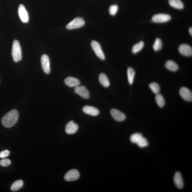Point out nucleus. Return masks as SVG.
<instances>
[{"instance_id": "nucleus-1", "label": "nucleus", "mask_w": 192, "mask_h": 192, "mask_svg": "<svg viewBox=\"0 0 192 192\" xmlns=\"http://www.w3.org/2000/svg\"><path fill=\"white\" fill-rule=\"evenodd\" d=\"M19 116V113L17 110H12L2 118L1 121L2 125L6 128H11L18 121Z\"/></svg>"}, {"instance_id": "nucleus-2", "label": "nucleus", "mask_w": 192, "mask_h": 192, "mask_svg": "<svg viewBox=\"0 0 192 192\" xmlns=\"http://www.w3.org/2000/svg\"><path fill=\"white\" fill-rule=\"evenodd\" d=\"M12 56L15 62H18L22 59V52L20 43L18 40H15L13 42Z\"/></svg>"}, {"instance_id": "nucleus-3", "label": "nucleus", "mask_w": 192, "mask_h": 192, "mask_svg": "<svg viewBox=\"0 0 192 192\" xmlns=\"http://www.w3.org/2000/svg\"><path fill=\"white\" fill-rule=\"evenodd\" d=\"M85 21L82 18H77L74 19L66 25V28L68 30H72L79 28L85 25Z\"/></svg>"}, {"instance_id": "nucleus-4", "label": "nucleus", "mask_w": 192, "mask_h": 192, "mask_svg": "<svg viewBox=\"0 0 192 192\" xmlns=\"http://www.w3.org/2000/svg\"><path fill=\"white\" fill-rule=\"evenodd\" d=\"M91 46L97 56L101 60H104L105 56L101 49L100 44L95 41H92L91 42Z\"/></svg>"}, {"instance_id": "nucleus-5", "label": "nucleus", "mask_w": 192, "mask_h": 192, "mask_svg": "<svg viewBox=\"0 0 192 192\" xmlns=\"http://www.w3.org/2000/svg\"><path fill=\"white\" fill-rule=\"evenodd\" d=\"M171 19V17L169 15L159 14L153 16L152 20L155 23H165L170 21Z\"/></svg>"}, {"instance_id": "nucleus-6", "label": "nucleus", "mask_w": 192, "mask_h": 192, "mask_svg": "<svg viewBox=\"0 0 192 192\" xmlns=\"http://www.w3.org/2000/svg\"><path fill=\"white\" fill-rule=\"evenodd\" d=\"M80 176V174L78 170L76 169H72L69 170L65 175L64 179L67 182L76 180L78 179Z\"/></svg>"}, {"instance_id": "nucleus-7", "label": "nucleus", "mask_w": 192, "mask_h": 192, "mask_svg": "<svg viewBox=\"0 0 192 192\" xmlns=\"http://www.w3.org/2000/svg\"><path fill=\"white\" fill-rule=\"evenodd\" d=\"M42 63L43 71L47 74L50 73V61L48 56L46 55H43L41 57Z\"/></svg>"}, {"instance_id": "nucleus-8", "label": "nucleus", "mask_w": 192, "mask_h": 192, "mask_svg": "<svg viewBox=\"0 0 192 192\" xmlns=\"http://www.w3.org/2000/svg\"><path fill=\"white\" fill-rule=\"evenodd\" d=\"M18 14L19 18L23 23L28 22L29 17L26 9L23 4H20L18 7Z\"/></svg>"}, {"instance_id": "nucleus-9", "label": "nucleus", "mask_w": 192, "mask_h": 192, "mask_svg": "<svg viewBox=\"0 0 192 192\" xmlns=\"http://www.w3.org/2000/svg\"><path fill=\"white\" fill-rule=\"evenodd\" d=\"M74 92L84 99H88L89 98V92L85 86H77L75 88Z\"/></svg>"}, {"instance_id": "nucleus-10", "label": "nucleus", "mask_w": 192, "mask_h": 192, "mask_svg": "<svg viewBox=\"0 0 192 192\" xmlns=\"http://www.w3.org/2000/svg\"><path fill=\"white\" fill-rule=\"evenodd\" d=\"M179 52L185 56H190L192 55V48L189 45L186 44L181 45L179 47Z\"/></svg>"}, {"instance_id": "nucleus-11", "label": "nucleus", "mask_w": 192, "mask_h": 192, "mask_svg": "<svg viewBox=\"0 0 192 192\" xmlns=\"http://www.w3.org/2000/svg\"><path fill=\"white\" fill-rule=\"evenodd\" d=\"M110 112L111 115L114 119L118 121H123L126 119L125 115L117 109H112Z\"/></svg>"}, {"instance_id": "nucleus-12", "label": "nucleus", "mask_w": 192, "mask_h": 192, "mask_svg": "<svg viewBox=\"0 0 192 192\" xmlns=\"http://www.w3.org/2000/svg\"><path fill=\"white\" fill-rule=\"evenodd\" d=\"M179 93L181 97L185 100L192 101V92L188 88L185 87H182L180 90Z\"/></svg>"}, {"instance_id": "nucleus-13", "label": "nucleus", "mask_w": 192, "mask_h": 192, "mask_svg": "<svg viewBox=\"0 0 192 192\" xmlns=\"http://www.w3.org/2000/svg\"><path fill=\"white\" fill-rule=\"evenodd\" d=\"M78 129V126L73 121L67 124L65 128L66 132L68 134H73L76 133Z\"/></svg>"}, {"instance_id": "nucleus-14", "label": "nucleus", "mask_w": 192, "mask_h": 192, "mask_svg": "<svg viewBox=\"0 0 192 192\" xmlns=\"http://www.w3.org/2000/svg\"><path fill=\"white\" fill-rule=\"evenodd\" d=\"M64 83L70 87H75L80 84V82L78 79L72 77H67L64 80Z\"/></svg>"}, {"instance_id": "nucleus-15", "label": "nucleus", "mask_w": 192, "mask_h": 192, "mask_svg": "<svg viewBox=\"0 0 192 192\" xmlns=\"http://www.w3.org/2000/svg\"><path fill=\"white\" fill-rule=\"evenodd\" d=\"M82 110L85 113L92 116H96L99 114V110L92 106H85L83 107Z\"/></svg>"}, {"instance_id": "nucleus-16", "label": "nucleus", "mask_w": 192, "mask_h": 192, "mask_svg": "<svg viewBox=\"0 0 192 192\" xmlns=\"http://www.w3.org/2000/svg\"><path fill=\"white\" fill-rule=\"evenodd\" d=\"M174 181L175 184L178 188L182 189L184 187V182L182 177L179 172H177L175 174Z\"/></svg>"}, {"instance_id": "nucleus-17", "label": "nucleus", "mask_w": 192, "mask_h": 192, "mask_svg": "<svg viewBox=\"0 0 192 192\" xmlns=\"http://www.w3.org/2000/svg\"><path fill=\"white\" fill-rule=\"evenodd\" d=\"M169 5L172 7L178 9H182L184 7V4L181 0H169Z\"/></svg>"}, {"instance_id": "nucleus-18", "label": "nucleus", "mask_w": 192, "mask_h": 192, "mask_svg": "<svg viewBox=\"0 0 192 192\" xmlns=\"http://www.w3.org/2000/svg\"><path fill=\"white\" fill-rule=\"evenodd\" d=\"M99 80L103 87L107 88L110 85V82L107 75L104 73H101L99 75Z\"/></svg>"}, {"instance_id": "nucleus-19", "label": "nucleus", "mask_w": 192, "mask_h": 192, "mask_svg": "<svg viewBox=\"0 0 192 192\" xmlns=\"http://www.w3.org/2000/svg\"><path fill=\"white\" fill-rule=\"evenodd\" d=\"M165 67L168 70L172 71H176L178 70V66L175 62L169 60L166 62Z\"/></svg>"}, {"instance_id": "nucleus-20", "label": "nucleus", "mask_w": 192, "mask_h": 192, "mask_svg": "<svg viewBox=\"0 0 192 192\" xmlns=\"http://www.w3.org/2000/svg\"><path fill=\"white\" fill-rule=\"evenodd\" d=\"M23 181L19 180L16 181L12 184L10 189L13 191H16L22 188L23 186Z\"/></svg>"}, {"instance_id": "nucleus-21", "label": "nucleus", "mask_w": 192, "mask_h": 192, "mask_svg": "<svg viewBox=\"0 0 192 192\" xmlns=\"http://www.w3.org/2000/svg\"><path fill=\"white\" fill-rule=\"evenodd\" d=\"M135 72L132 68L129 67L127 71L129 83L130 85H132L134 78Z\"/></svg>"}, {"instance_id": "nucleus-22", "label": "nucleus", "mask_w": 192, "mask_h": 192, "mask_svg": "<svg viewBox=\"0 0 192 192\" xmlns=\"http://www.w3.org/2000/svg\"><path fill=\"white\" fill-rule=\"evenodd\" d=\"M144 46V43L142 41H141L137 44H135L132 47V52L136 54L141 51Z\"/></svg>"}, {"instance_id": "nucleus-23", "label": "nucleus", "mask_w": 192, "mask_h": 192, "mask_svg": "<svg viewBox=\"0 0 192 192\" xmlns=\"http://www.w3.org/2000/svg\"><path fill=\"white\" fill-rule=\"evenodd\" d=\"M155 100L159 107H162L165 106V99L161 94L159 93L157 94L155 97Z\"/></svg>"}, {"instance_id": "nucleus-24", "label": "nucleus", "mask_w": 192, "mask_h": 192, "mask_svg": "<svg viewBox=\"0 0 192 192\" xmlns=\"http://www.w3.org/2000/svg\"><path fill=\"white\" fill-rule=\"evenodd\" d=\"M162 43L160 38H157L153 45V49L154 51H158L162 49Z\"/></svg>"}, {"instance_id": "nucleus-25", "label": "nucleus", "mask_w": 192, "mask_h": 192, "mask_svg": "<svg viewBox=\"0 0 192 192\" xmlns=\"http://www.w3.org/2000/svg\"><path fill=\"white\" fill-rule=\"evenodd\" d=\"M149 87L151 89L152 91L154 93L158 94L160 91V86L158 83L156 82H153L150 84Z\"/></svg>"}, {"instance_id": "nucleus-26", "label": "nucleus", "mask_w": 192, "mask_h": 192, "mask_svg": "<svg viewBox=\"0 0 192 192\" xmlns=\"http://www.w3.org/2000/svg\"><path fill=\"white\" fill-rule=\"evenodd\" d=\"M143 136L141 133H135L131 136L130 139L133 143H136Z\"/></svg>"}, {"instance_id": "nucleus-27", "label": "nucleus", "mask_w": 192, "mask_h": 192, "mask_svg": "<svg viewBox=\"0 0 192 192\" xmlns=\"http://www.w3.org/2000/svg\"><path fill=\"white\" fill-rule=\"evenodd\" d=\"M136 144L137 145L141 148H143L147 146L148 145V142L146 138L142 137Z\"/></svg>"}, {"instance_id": "nucleus-28", "label": "nucleus", "mask_w": 192, "mask_h": 192, "mask_svg": "<svg viewBox=\"0 0 192 192\" xmlns=\"http://www.w3.org/2000/svg\"><path fill=\"white\" fill-rule=\"evenodd\" d=\"M118 6L116 5H113L110 6L109 9V12L112 16H115L118 12Z\"/></svg>"}, {"instance_id": "nucleus-29", "label": "nucleus", "mask_w": 192, "mask_h": 192, "mask_svg": "<svg viewBox=\"0 0 192 192\" xmlns=\"http://www.w3.org/2000/svg\"><path fill=\"white\" fill-rule=\"evenodd\" d=\"M11 161L9 159H2L0 161V165L3 167H8L10 165Z\"/></svg>"}, {"instance_id": "nucleus-30", "label": "nucleus", "mask_w": 192, "mask_h": 192, "mask_svg": "<svg viewBox=\"0 0 192 192\" xmlns=\"http://www.w3.org/2000/svg\"><path fill=\"white\" fill-rule=\"evenodd\" d=\"M10 152L8 150H5L0 152V158H4L9 156Z\"/></svg>"}, {"instance_id": "nucleus-31", "label": "nucleus", "mask_w": 192, "mask_h": 192, "mask_svg": "<svg viewBox=\"0 0 192 192\" xmlns=\"http://www.w3.org/2000/svg\"><path fill=\"white\" fill-rule=\"evenodd\" d=\"M189 32L190 34V35L192 36V27L190 28V29H189Z\"/></svg>"}]
</instances>
